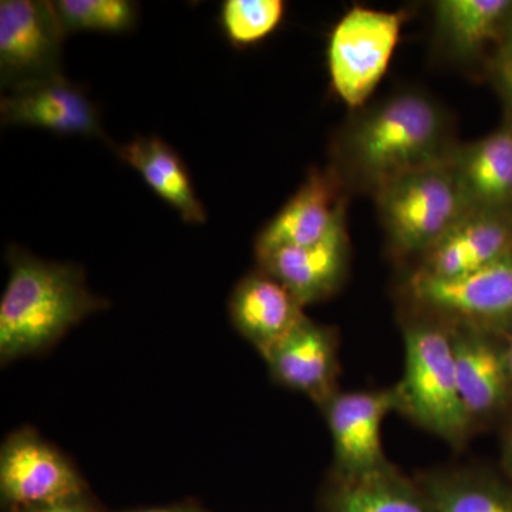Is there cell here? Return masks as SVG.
Masks as SVG:
<instances>
[{"mask_svg": "<svg viewBox=\"0 0 512 512\" xmlns=\"http://www.w3.org/2000/svg\"><path fill=\"white\" fill-rule=\"evenodd\" d=\"M457 144L437 101L403 92L360 111L336 144V177L375 194L394 178L447 164Z\"/></svg>", "mask_w": 512, "mask_h": 512, "instance_id": "cell-1", "label": "cell"}, {"mask_svg": "<svg viewBox=\"0 0 512 512\" xmlns=\"http://www.w3.org/2000/svg\"><path fill=\"white\" fill-rule=\"evenodd\" d=\"M8 285L0 301V359L32 355L62 338L104 305L77 266L37 259L10 248Z\"/></svg>", "mask_w": 512, "mask_h": 512, "instance_id": "cell-2", "label": "cell"}, {"mask_svg": "<svg viewBox=\"0 0 512 512\" xmlns=\"http://www.w3.org/2000/svg\"><path fill=\"white\" fill-rule=\"evenodd\" d=\"M402 330L404 373L394 384L397 412L450 446L463 447L476 431L458 390L450 326L409 309Z\"/></svg>", "mask_w": 512, "mask_h": 512, "instance_id": "cell-3", "label": "cell"}, {"mask_svg": "<svg viewBox=\"0 0 512 512\" xmlns=\"http://www.w3.org/2000/svg\"><path fill=\"white\" fill-rule=\"evenodd\" d=\"M390 248L423 258L468 211L447 164L394 178L375 192Z\"/></svg>", "mask_w": 512, "mask_h": 512, "instance_id": "cell-4", "label": "cell"}, {"mask_svg": "<svg viewBox=\"0 0 512 512\" xmlns=\"http://www.w3.org/2000/svg\"><path fill=\"white\" fill-rule=\"evenodd\" d=\"M404 291L410 309L447 325L470 326L504 338L512 333V254L454 278L414 271Z\"/></svg>", "mask_w": 512, "mask_h": 512, "instance_id": "cell-5", "label": "cell"}, {"mask_svg": "<svg viewBox=\"0 0 512 512\" xmlns=\"http://www.w3.org/2000/svg\"><path fill=\"white\" fill-rule=\"evenodd\" d=\"M402 16L355 6L333 29L328 66L340 100L359 110L382 82L399 42Z\"/></svg>", "mask_w": 512, "mask_h": 512, "instance_id": "cell-6", "label": "cell"}, {"mask_svg": "<svg viewBox=\"0 0 512 512\" xmlns=\"http://www.w3.org/2000/svg\"><path fill=\"white\" fill-rule=\"evenodd\" d=\"M53 2H0V77L13 90L55 77L62 63L63 37Z\"/></svg>", "mask_w": 512, "mask_h": 512, "instance_id": "cell-7", "label": "cell"}, {"mask_svg": "<svg viewBox=\"0 0 512 512\" xmlns=\"http://www.w3.org/2000/svg\"><path fill=\"white\" fill-rule=\"evenodd\" d=\"M397 404L396 386L338 392L323 404L335 456L333 476H363L389 466L382 426L387 414L397 412Z\"/></svg>", "mask_w": 512, "mask_h": 512, "instance_id": "cell-8", "label": "cell"}, {"mask_svg": "<svg viewBox=\"0 0 512 512\" xmlns=\"http://www.w3.org/2000/svg\"><path fill=\"white\" fill-rule=\"evenodd\" d=\"M450 328L464 409L474 431L484 429L512 407L505 338L470 326Z\"/></svg>", "mask_w": 512, "mask_h": 512, "instance_id": "cell-9", "label": "cell"}, {"mask_svg": "<svg viewBox=\"0 0 512 512\" xmlns=\"http://www.w3.org/2000/svg\"><path fill=\"white\" fill-rule=\"evenodd\" d=\"M82 485L72 464L35 434H15L2 448L0 488L16 508L82 497Z\"/></svg>", "mask_w": 512, "mask_h": 512, "instance_id": "cell-10", "label": "cell"}, {"mask_svg": "<svg viewBox=\"0 0 512 512\" xmlns=\"http://www.w3.org/2000/svg\"><path fill=\"white\" fill-rule=\"evenodd\" d=\"M338 353L335 330L305 315L262 357L276 382L305 394L322 407L339 392Z\"/></svg>", "mask_w": 512, "mask_h": 512, "instance_id": "cell-11", "label": "cell"}, {"mask_svg": "<svg viewBox=\"0 0 512 512\" xmlns=\"http://www.w3.org/2000/svg\"><path fill=\"white\" fill-rule=\"evenodd\" d=\"M0 116L6 126L40 127L107 141L99 110L83 89L63 74L9 90L0 101Z\"/></svg>", "mask_w": 512, "mask_h": 512, "instance_id": "cell-12", "label": "cell"}, {"mask_svg": "<svg viewBox=\"0 0 512 512\" xmlns=\"http://www.w3.org/2000/svg\"><path fill=\"white\" fill-rule=\"evenodd\" d=\"M512 254V212L468 210L420 259L416 271L434 278L471 274Z\"/></svg>", "mask_w": 512, "mask_h": 512, "instance_id": "cell-13", "label": "cell"}, {"mask_svg": "<svg viewBox=\"0 0 512 512\" xmlns=\"http://www.w3.org/2000/svg\"><path fill=\"white\" fill-rule=\"evenodd\" d=\"M339 184L335 173L313 170L288 204L262 229L256 239V258L279 248L308 247L328 237L345 221Z\"/></svg>", "mask_w": 512, "mask_h": 512, "instance_id": "cell-14", "label": "cell"}, {"mask_svg": "<svg viewBox=\"0 0 512 512\" xmlns=\"http://www.w3.org/2000/svg\"><path fill=\"white\" fill-rule=\"evenodd\" d=\"M265 274L288 289L302 306L323 301L338 291L349 264V238L345 221L308 247H285L258 256Z\"/></svg>", "mask_w": 512, "mask_h": 512, "instance_id": "cell-15", "label": "cell"}, {"mask_svg": "<svg viewBox=\"0 0 512 512\" xmlns=\"http://www.w3.org/2000/svg\"><path fill=\"white\" fill-rule=\"evenodd\" d=\"M448 167L467 210L512 212V121L457 146Z\"/></svg>", "mask_w": 512, "mask_h": 512, "instance_id": "cell-16", "label": "cell"}, {"mask_svg": "<svg viewBox=\"0 0 512 512\" xmlns=\"http://www.w3.org/2000/svg\"><path fill=\"white\" fill-rule=\"evenodd\" d=\"M229 312L235 328L261 355L305 316L295 296L264 271L239 282L232 293Z\"/></svg>", "mask_w": 512, "mask_h": 512, "instance_id": "cell-17", "label": "cell"}, {"mask_svg": "<svg viewBox=\"0 0 512 512\" xmlns=\"http://www.w3.org/2000/svg\"><path fill=\"white\" fill-rule=\"evenodd\" d=\"M323 512H439L416 478L392 463L356 477L333 476L323 497Z\"/></svg>", "mask_w": 512, "mask_h": 512, "instance_id": "cell-18", "label": "cell"}, {"mask_svg": "<svg viewBox=\"0 0 512 512\" xmlns=\"http://www.w3.org/2000/svg\"><path fill=\"white\" fill-rule=\"evenodd\" d=\"M433 10L437 40L447 55L473 62L491 42L503 40L512 0H439Z\"/></svg>", "mask_w": 512, "mask_h": 512, "instance_id": "cell-19", "label": "cell"}, {"mask_svg": "<svg viewBox=\"0 0 512 512\" xmlns=\"http://www.w3.org/2000/svg\"><path fill=\"white\" fill-rule=\"evenodd\" d=\"M124 163L136 168L158 197L171 205L188 224L207 220L204 205L194 191L190 174L180 156L158 137H138L117 147Z\"/></svg>", "mask_w": 512, "mask_h": 512, "instance_id": "cell-20", "label": "cell"}, {"mask_svg": "<svg viewBox=\"0 0 512 512\" xmlns=\"http://www.w3.org/2000/svg\"><path fill=\"white\" fill-rule=\"evenodd\" d=\"M414 478L439 512H512V485L484 468H437Z\"/></svg>", "mask_w": 512, "mask_h": 512, "instance_id": "cell-21", "label": "cell"}, {"mask_svg": "<svg viewBox=\"0 0 512 512\" xmlns=\"http://www.w3.org/2000/svg\"><path fill=\"white\" fill-rule=\"evenodd\" d=\"M53 6L64 33L126 32L137 20V3L128 0H59Z\"/></svg>", "mask_w": 512, "mask_h": 512, "instance_id": "cell-22", "label": "cell"}, {"mask_svg": "<svg viewBox=\"0 0 512 512\" xmlns=\"http://www.w3.org/2000/svg\"><path fill=\"white\" fill-rule=\"evenodd\" d=\"M284 13L282 0H227L221 10L222 28L235 45H254L278 28Z\"/></svg>", "mask_w": 512, "mask_h": 512, "instance_id": "cell-23", "label": "cell"}, {"mask_svg": "<svg viewBox=\"0 0 512 512\" xmlns=\"http://www.w3.org/2000/svg\"><path fill=\"white\" fill-rule=\"evenodd\" d=\"M490 74L512 121V50L501 47L490 63Z\"/></svg>", "mask_w": 512, "mask_h": 512, "instance_id": "cell-24", "label": "cell"}, {"mask_svg": "<svg viewBox=\"0 0 512 512\" xmlns=\"http://www.w3.org/2000/svg\"><path fill=\"white\" fill-rule=\"evenodd\" d=\"M16 512H89L82 498L60 501V503L37 505V507L16 508Z\"/></svg>", "mask_w": 512, "mask_h": 512, "instance_id": "cell-25", "label": "cell"}, {"mask_svg": "<svg viewBox=\"0 0 512 512\" xmlns=\"http://www.w3.org/2000/svg\"><path fill=\"white\" fill-rule=\"evenodd\" d=\"M503 464L505 471L512 480V421L505 431L503 441Z\"/></svg>", "mask_w": 512, "mask_h": 512, "instance_id": "cell-26", "label": "cell"}, {"mask_svg": "<svg viewBox=\"0 0 512 512\" xmlns=\"http://www.w3.org/2000/svg\"><path fill=\"white\" fill-rule=\"evenodd\" d=\"M501 42H503L505 49L512 50V10L510 16H508L507 23H505L503 40Z\"/></svg>", "mask_w": 512, "mask_h": 512, "instance_id": "cell-27", "label": "cell"}, {"mask_svg": "<svg viewBox=\"0 0 512 512\" xmlns=\"http://www.w3.org/2000/svg\"><path fill=\"white\" fill-rule=\"evenodd\" d=\"M138 512H202L198 508L190 507V505H178V507L170 508H154V510L138 511Z\"/></svg>", "mask_w": 512, "mask_h": 512, "instance_id": "cell-28", "label": "cell"}, {"mask_svg": "<svg viewBox=\"0 0 512 512\" xmlns=\"http://www.w3.org/2000/svg\"><path fill=\"white\" fill-rule=\"evenodd\" d=\"M505 353H507L508 373H510V382L512 389V333L505 338Z\"/></svg>", "mask_w": 512, "mask_h": 512, "instance_id": "cell-29", "label": "cell"}]
</instances>
